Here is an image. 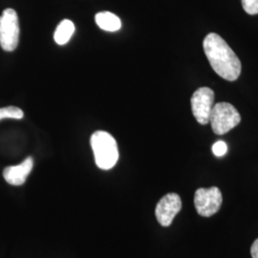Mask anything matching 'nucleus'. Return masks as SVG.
I'll return each mask as SVG.
<instances>
[{"label": "nucleus", "mask_w": 258, "mask_h": 258, "mask_svg": "<svg viewBox=\"0 0 258 258\" xmlns=\"http://www.w3.org/2000/svg\"><path fill=\"white\" fill-rule=\"evenodd\" d=\"M204 52L215 73L222 79L233 82L241 74V61L233 50L219 35L210 33L203 41Z\"/></svg>", "instance_id": "nucleus-1"}, {"label": "nucleus", "mask_w": 258, "mask_h": 258, "mask_svg": "<svg viewBox=\"0 0 258 258\" xmlns=\"http://www.w3.org/2000/svg\"><path fill=\"white\" fill-rule=\"evenodd\" d=\"M90 144L96 165L103 170L113 168L119 160V149L115 138L106 131H96L91 136Z\"/></svg>", "instance_id": "nucleus-2"}, {"label": "nucleus", "mask_w": 258, "mask_h": 258, "mask_svg": "<svg viewBox=\"0 0 258 258\" xmlns=\"http://www.w3.org/2000/svg\"><path fill=\"white\" fill-rule=\"evenodd\" d=\"M241 121L237 109L229 102H218L212 107L210 122L216 135H224L234 128Z\"/></svg>", "instance_id": "nucleus-3"}, {"label": "nucleus", "mask_w": 258, "mask_h": 258, "mask_svg": "<svg viewBox=\"0 0 258 258\" xmlns=\"http://www.w3.org/2000/svg\"><path fill=\"white\" fill-rule=\"evenodd\" d=\"M19 17L14 9L3 11L0 17V46L7 52H13L19 45Z\"/></svg>", "instance_id": "nucleus-4"}, {"label": "nucleus", "mask_w": 258, "mask_h": 258, "mask_svg": "<svg viewBox=\"0 0 258 258\" xmlns=\"http://www.w3.org/2000/svg\"><path fill=\"white\" fill-rule=\"evenodd\" d=\"M222 194L216 186L198 188L194 195V206L197 212L204 217L214 215L221 208Z\"/></svg>", "instance_id": "nucleus-5"}, {"label": "nucleus", "mask_w": 258, "mask_h": 258, "mask_svg": "<svg viewBox=\"0 0 258 258\" xmlns=\"http://www.w3.org/2000/svg\"><path fill=\"white\" fill-rule=\"evenodd\" d=\"M191 110L196 120L206 125L210 122V116L214 105V92L210 87H200L191 97Z\"/></svg>", "instance_id": "nucleus-6"}, {"label": "nucleus", "mask_w": 258, "mask_h": 258, "mask_svg": "<svg viewBox=\"0 0 258 258\" xmlns=\"http://www.w3.org/2000/svg\"><path fill=\"white\" fill-rule=\"evenodd\" d=\"M181 209L182 200L178 194L165 195L157 204L155 210V215L159 224L163 227H169Z\"/></svg>", "instance_id": "nucleus-7"}, {"label": "nucleus", "mask_w": 258, "mask_h": 258, "mask_svg": "<svg viewBox=\"0 0 258 258\" xmlns=\"http://www.w3.org/2000/svg\"><path fill=\"white\" fill-rule=\"evenodd\" d=\"M33 166H34L33 158L28 157L18 166L6 167L3 170V177L8 184L12 185H21L26 182V179L31 173Z\"/></svg>", "instance_id": "nucleus-8"}, {"label": "nucleus", "mask_w": 258, "mask_h": 258, "mask_svg": "<svg viewBox=\"0 0 258 258\" xmlns=\"http://www.w3.org/2000/svg\"><path fill=\"white\" fill-rule=\"evenodd\" d=\"M95 20L98 26L106 32H116L121 27L120 19L110 12L98 13L95 17Z\"/></svg>", "instance_id": "nucleus-9"}, {"label": "nucleus", "mask_w": 258, "mask_h": 258, "mask_svg": "<svg viewBox=\"0 0 258 258\" xmlns=\"http://www.w3.org/2000/svg\"><path fill=\"white\" fill-rule=\"evenodd\" d=\"M75 32L74 23L69 20H62L55 29L54 39L58 45H64L73 36Z\"/></svg>", "instance_id": "nucleus-10"}, {"label": "nucleus", "mask_w": 258, "mask_h": 258, "mask_svg": "<svg viewBox=\"0 0 258 258\" xmlns=\"http://www.w3.org/2000/svg\"><path fill=\"white\" fill-rule=\"evenodd\" d=\"M24 116L23 111L16 106H7L0 108V120L3 119H15L20 120Z\"/></svg>", "instance_id": "nucleus-11"}, {"label": "nucleus", "mask_w": 258, "mask_h": 258, "mask_svg": "<svg viewBox=\"0 0 258 258\" xmlns=\"http://www.w3.org/2000/svg\"><path fill=\"white\" fill-rule=\"evenodd\" d=\"M242 7L249 15H257L258 0H241Z\"/></svg>", "instance_id": "nucleus-12"}, {"label": "nucleus", "mask_w": 258, "mask_h": 258, "mask_svg": "<svg viewBox=\"0 0 258 258\" xmlns=\"http://www.w3.org/2000/svg\"><path fill=\"white\" fill-rule=\"evenodd\" d=\"M227 151H228V146L223 141H217L212 146V152L216 157L224 156L227 153Z\"/></svg>", "instance_id": "nucleus-13"}, {"label": "nucleus", "mask_w": 258, "mask_h": 258, "mask_svg": "<svg viewBox=\"0 0 258 258\" xmlns=\"http://www.w3.org/2000/svg\"><path fill=\"white\" fill-rule=\"evenodd\" d=\"M250 253L252 258H258V239L255 240L250 248Z\"/></svg>", "instance_id": "nucleus-14"}]
</instances>
